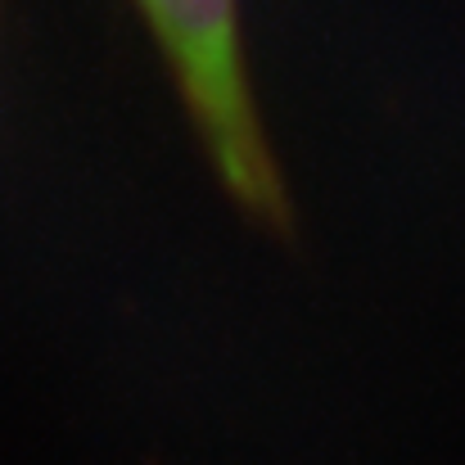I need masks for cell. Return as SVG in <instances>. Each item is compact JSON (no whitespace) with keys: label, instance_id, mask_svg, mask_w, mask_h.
<instances>
[{"label":"cell","instance_id":"6da1fadb","mask_svg":"<svg viewBox=\"0 0 465 465\" xmlns=\"http://www.w3.org/2000/svg\"><path fill=\"white\" fill-rule=\"evenodd\" d=\"M199 118L208 154L253 213H281V181L244 91L235 0H141Z\"/></svg>","mask_w":465,"mask_h":465}]
</instances>
